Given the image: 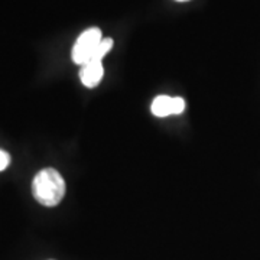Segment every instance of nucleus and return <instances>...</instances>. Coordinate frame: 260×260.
Returning a JSON list of instances; mask_svg holds the SVG:
<instances>
[{"label":"nucleus","mask_w":260,"mask_h":260,"mask_svg":"<svg viewBox=\"0 0 260 260\" xmlns=\"http://www.w3.org/2000/svg\"><path fill=\"white\" fill-rule=\"evenodd\" d=\"M65 181L54 168H45L38 172L32 181V194L44 207H55L65 195Z\"/></svg>","instance_id":"1"},{"label":"nucleus","mask_w":260,"mask_h":260,"mask_svg":"<svg viewBox=\"0 0 260 260\" xmlns=\"http://www.w3.org/2000/svg\"><path fill=\"white\" fill-rule=\"evenodd\" d=\"M102 39V30L99 28H90L84 30L75 41L74 48H73V61L75 64L83 67L88 61H91Z\"/></svg>","instance_id":"2"},{"label":"nucleus","mask_w":260,"mask_h":260,"mask_svg":"<svg viewBox=\"0 0 260 260\" xmlns=\"http://www.w3.org/2000/svg\"><path fill=\"white\" fill-rule=\"evenodd\" d=\"M186 103L182 97H169V95H158L152 102L150 112L156 117H167L171 114H181L185 110Z\"/></svg>","instance_id":"3"},{"label":"nucleus","mask_w":260,"mask_h":260,"mask_svg":"<svg viewBox=\"0 0 260 260\" xmlns=\"http://www.w3.org/2000/svg\"><path fill=\"white\" fill-rule=\"evenodd\" d=\"M104 70L100 59H91L84 64L80 70V80L87 88H94L102 81Z\"/></svg>","instance_id":"4"},{"label":"nucleus","mask_w":260,"mask_h":260,"mask_svg":"<svg viewBox=\"0 0 260 260\" xmlns=\"http://www.w3.org/2000/svg\"><path fill=\"white\" fill-rule=\"evenodd\" d=\"M112 48H113L112 38H103L102 42H100V44H99V47H97V51H95V54H94L93 59H100V61H102L103 56L106 55Z\"/></svg>","instance_id":"5"},{"label":"nucleus","mask_w":260,"mask_h":260,"mask_svg":"<svg viewBox=\"0 0 260 260\" xmlns=\"http://www.w3.org/2000/svg\"><path fill=\"white\" fill-rule=\"evenodd\" d=\"M10 164V155L5 150H0V172L5 171L6 168L9 167Z\"/></svg>","instance_id":"6"},{"label":"nucleus","mask_w":260,"mask_h":260,"mask_svg":"<svg viewBox=\"0 0 260 260\" xmlns=\"http://www.w3.org/2000/svg\"><path fill=\"white\" fill-rule=\"evenodd\" d=\"M177 2H186V0H177Z\"/></svg>","instance_id":"7"}]
</instances>
